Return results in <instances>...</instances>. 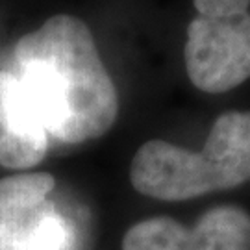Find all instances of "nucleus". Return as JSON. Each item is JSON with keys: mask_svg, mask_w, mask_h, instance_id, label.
<instances>
[{"mask_svg": "<svg viewBox=\"0 0 250 250\" xmlns=\"http://www.w3.org/2000/svg\"><path fill=\"white\" fill-rule=\"evenodd\" d=\"M15 62L17 78L56 141L85 143L115 125V83L83 21L65 13L46 19L17 41Z\"/></svg>", "mask_w": 250, "mask_h": 250, "instance_id": "f257e3e1", "label": "nucleus"}, {"mask_svg": "<svg viewBox=\"0 0 250 250\" xmlns=\"http://www.w3.org/2000/svg\"><path fill=\"white\" fill-rule=\"evenodd\" d=\"M137 193L158 200H189L250 182V111H226L215 121L202 152L152 139L130 165Z\"/></svg>", "mask_w": 250, "mask_h": 250, "instance_id": "f03ea898", "label": "nucleus"}, {"mask_svg": "<svg viewBox=\"0 0 250 250\" xmlns=\"http://www.w3.org/2000/svg\"><path fill=\"white\" fill-rule=\"evenodd\" d=\"M48 172L0 178V250H72L74 230L50 200Z\"/></svg>", "mask_w": 250, "mask_h": 250, "instance_id": "7ed1b4c3", "label": "nucleus"}, {"mask_svg": "<svg viewBox=\"0 0 250 250\" xmlns=\"http://www.w3.org/2000/svg\"><path fill=\"white\" fill-rule=\"evenodd\" d=\"M184 62L191 83L211 95L250 78V13L197 15L186 30Z\"/></svg>", "mask_w": 250, "mask_h": 250, "instance_id": "20e7f679", "label": "nucleus"}, {"mask_svg": "<svg viewBox=\"0 0 250 250\" xmlns=\"http://www.w3.org/2000/svg\"><path fill=\"white\" fill-rule=\"evenodd\" d=\"M48 134L17 74L0 71V165L24 170L41 163Z\"/></svg>", "mask_w": 250, "mask_h": 250, "instance_id": "39448f33", "label": "nucleus"}, {"mask_svg": "<svg viewBox=\"0 0 250 250\" xmlns=\"http://www.w3.org/2000/svg\"><path fill=\"white\" fill-rule=\"evenodd\" d=\"M123 250H202L198 233L172 217H150L128 228Z\"/></svg>", "mask_w": 250, "mask_h": 250, "instance_id": "423d86ee", "label": "nucleus"}, {"mask_svg": "<svg viewBox=\"0 0 250 250\" xmlns=\"http://www.w3.org/2000/svg\"><path fill=\"white\" fill-rule=\"evenodd\" d=\"M198 15L204 17H224L247 13L250 0H193Z\"/></svg>", "mask_w": 250, "mask_h": 250, "instance_id": "0eeeda50", "label": "nucleus"}]
</instances>
